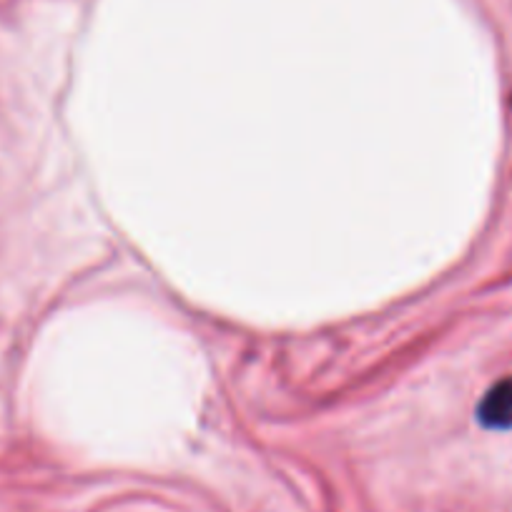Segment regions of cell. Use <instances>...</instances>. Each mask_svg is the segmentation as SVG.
Returning <instances> with one entry per match:
<instances>
[{"label": "cell", "mask_w": 512, "mask_h": 512, "mask_svg": "<svg viewBox=\"0 0 512 512\" xmlns=\"http://www.w3.org/2000/svg\"><path fill=\"white\" fill-rule=\"evenodd\" d=\"M477 417L490 430H507L512 427V377L497 382L477 407Z\"/></svg>", "instance_id": "obj_1"}]
</instances>
